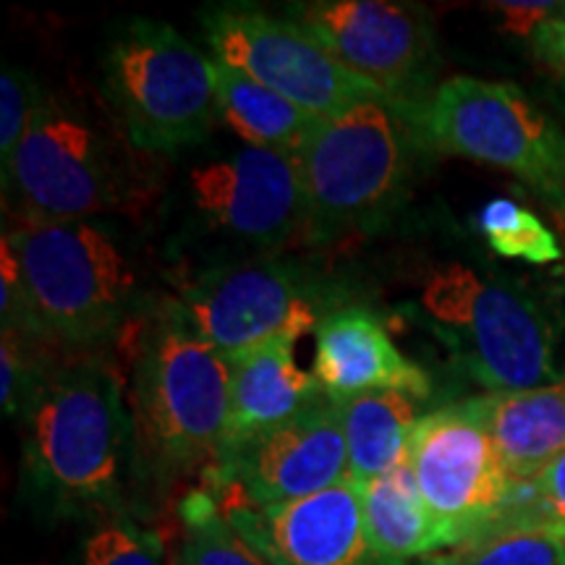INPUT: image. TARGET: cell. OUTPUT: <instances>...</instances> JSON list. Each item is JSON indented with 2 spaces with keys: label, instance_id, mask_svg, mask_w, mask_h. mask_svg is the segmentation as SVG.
Wrapping results in <instances>:
<instances>
[{
  "label": "cell",
  "instance_id": "6da1fadb",
  "mask_svg": "<svg viewBox=\"0 0 565 565\" xmlns=\"http://www.w3.org/2000/svg\"><path fill=\"white\" fill-rule=\"evenodd\" d=\"M24 424V477L47 511L103 515L121 508L137 435L121 377L105 359L84 353L53 370Z\"/></svg>",
  "mask_w": 565,
  "mask_h": 565
},
{
  "label": "cell",
  "instance_id": "7a4b0ae2",
  "mask_svg": "<svg viewBox=\"0 0 565 565\" xmlns=\"http://www.w3.org/2000/svg\"><path fill=\"white\" fill-rule=\"evenodd\" d=\"M47 341L95 353L116 341L141 303V273L129 246L100 221H6Z\"/></svg>",
  "mask_w": 565,
  "mask_h": 565
},
{
  "label": "cell",
  "instance_id": "3957f363",
  "mask_svg": "<svg viewBox=\"0 0 565 565\" xmlns=\"http://www.w3.org/2000/svg\"><path fill=\"white\" fill-rule=\"evenodd\" d=\"M416 315L484 393L536 391L561 377L553 317L508 275L466 263L435 267L419 288Z\"/></svg>",
  "mask_w": 565,
  "mask_h": 565
},
{
  "label": "cell",
  "instance_id": "277c9868",
  "mask_svg": "<svg viewBox=\"0 0 565 565\" xmlns=\"http://www.w3.org/2000/svg\"><path fill=\"white\" fill-rule=\"evenodd\" d=\"M231 362L171 307L141 333L131 380L137 461L158 479L207 471L225 437Z\"/></svg>",
  "mask_w": 565,
  "mask_h": 565
},
{
  "label": "cell",
  "instance_id": "5b68a950",
  "mask_svg": "<svg viewBox=\"0 0 565 565\" xmlns=\"http://www.w3.org/2000/svg\"><path fill=\"white\" fill-rule=\"evenodd\" d=\"M422 145L406 110L370 100L317 124L294 162L307 202V238L366 231L404 200Z\"/></svg>",
  "mask_w": 565,
  "mask_h": 565
},
{
  "label": "cell",
  "instance_id": "8992f818",
  "mask_svg": "<svg viewBox=\"0 0 565 565\" xmlns=\"http://www.w3.org/2000/svg\"><path fill=\"white\" fill-rule=\"evenodd\" d=\"M103 89L134 152L189 150L221 121L212 55L158 19L137 17L113 34L103 58Z\"/></svg>",
  "mask_w": 565,
  "mask_h": 565
},
{
  "label": "cell",
  "instance_id": "52a82bcc",
  "mask_svg": "<svg viewBox=\"0 0 565 565\" xmlns=\"http://www.w3.org/2000/svg\"><path fill=\"white\" fill-rule=\"evenodd\" d=\"M17 223L95 221L137 196L116 134L79 100L45 92L9 173L0 175Z\"/></svg>",
  "mask_w": 565,
  "mask_h": 565
},
{
  "label": "cell",
  "instance_id": "ba28073f",
  "mask_svg": "<svg viewBox=\"0 0 565 565\" xmlns=\"http://www.w3.org/2000/svg\"><path fill=\"white\" fill-rule=\"evenodd\" d=\"M412 121L427 150L500 168L565 210V129L515 84L450 76Z\"/></svg>",
  "mask_w": 565,
  "mask_h": 565
},
{
  "label": "cell",
  "instance_id": "9c48e42d",
  "mask_svg": "<svg viewBox=\"0 0 565 565\" xmlns=\"http://www.w3.org/2000/svg\"><path fill=\"white\" fill-rule=\"evenodd\" d=\"M406 461L445 547L484 540L521 515L511 513L526 487L508 475L492 435L466 401L422 416Z\"/></svg>",
  "mask_w": 565,
  "mask_h": 565
},
{
  "label": "cell",
  "instance_id": "30bf717a",
  "mask_svg": "<svg viewBox=\"0 0 565 565\" xmlns=\"http://www.w3.org/2000/svg\"><path fill=\"white\" fill-rule=\"evenodd\" d=\"M322 301L299 267L259 257L202 267L181 282L168 307L192 333L233 359L317 330L328 315Z\"/></svg>",
  "mask_w": 565,
  "mask_h": 565
},
{
  "label": "cell",
  "instance_id": "8fae6325",
  "mask_svg": "<svg viewBox=\"0 0 565 565\" xmlns=\"http://www.w3.org/2000/svg\"><path fill=\"white\" fill-rule=\"evenodd\" d=\"M200 24L212 58L242 71L320 121L362 103L385 100L288 17L233 3L204 9Z\"/></svg>",
  "mask_w": 565,
  "mask_h": 565
},
{
  "label": "cell",
  "instance_id": "7c38bea8",
  "mask_svg": "<svg viewBox=\"0 0 565 565\" xmlns=\"http://www.w3.org/2000/svg\"><path fill=\"white\" fill-rule=\"evenodd\" d=\"M288 17L324 51L408 116L435 92L437 42L422 6L398 0H309Z\"/></svg>",
  "mask_w": 565,
  "mask_h": 565
},
{
  "label": "cell",
  "instance_id": "4fadbf2b",
  "mask_svg": "<svg viewBox=\"0 0 565 565\" xmlns=\"http://www.w3.org/2000/svg\"><path fill=\"white\" fill-rule=\"evenodd\" d=\"M189 231L249 252L282 249L307 233V202L291 158L233 147L194 162L183 175Z\"/></svg>",
  "mask_w": 565,
  "mask_h": 565
},
{
  "label": "cell",
  "instance_id": "5bb4252c",
  "mask_svg": "<svg viewBox=\"0 0 565 565\" xmlns=\"http://www.w3.org/2000/svg\"><path fill=\"white\" fill-rule=\"evenodd\" d=\"M212 492L254 508L291 503L351 477L343 424L330 398L294 419L223 448L207 471Z\"/></svg>",
  "mask_w": 565,
  "mask_h": 565
},
{
  "label": "cell",
  "instance_id": "9a60e30c",
  "mask_svg": "<svg viewBox=\"0 0 565 565\" xmlns=\"http://www.w3.org/2000/svg\"><path fill=\"white\" fill-rule=\"evenodd\" d=\"M221 505L231 524L273 565H395L372 555L362 484L351 477L291 503L254 508L221 500Z\"/></svg>",
  "mask_w": 565,
  "mask_h": 565
},
{
  "label": "cell",
  "instance_id": "2e32d148",
  "mask_svg": "<svg viewBox=\"0 0 565 565\" xmlns=\"http://www.w3.org/2000/svg\"><path fill=\"white\" fill-rule=\"evenodd\" d=\"M315 380L324 398L349 401L380 391H406L427 401L433 380L401 353L380 317L362 307L328 312L315 330Z\"/></svg>",
  "mask_w": 565,
  "mask_h": 565
},
{
  "label": "cell",
  "instance_id": "e0dca14e",
  "mask_svg": "<svg viewBox=\"0 0 565 565\" xmlns=\"http://www.w3.org/2000/svg\"><path fill=\"white\" fill-rule=\"evenodd\" d=\"M228 362L231 404L221 450L294 419L322 398L315 374L296 362V341L267 343Z\"/></svg>",
  "mask_w": 565,
  "mask_h": 565
},
{
  "label": "cell",
  "instance_id": "ac0fdd59",
  "mask_svg": "<svg viewBox=\"0 0 565 565\" xmlns=\"http://www.w3.org/2000/svg\"><path fill=\"white\" fill-rule=\"evenodd\" d=\"M498 445L515 482L529 487L565 454V387L521 393H484L466 398Z\"/></svg>",
  "mask_w": 565,
  "mask_h": 565
},
{
  "label": "cell",
  "instance_id": "d6986e66",
  "mask_svg": "<svg viewBox=\"0 0 565 565\" xmlns=\"http://www.w3.org/2000/svg\"><path fill=\"white\" fill-rule=\"evenodd\" d=\"M359 484L366 542L377 561L406 565L445 550L440 529L424 503L408 461Z\"/></svg>",
  "mask_w": 565,
  "mask_h": 565
},
{
  "label": "cell",
  "instance_id": "ffe728a7",
  "mask_svg": "<svg viewBox=\"0 0 565 565\" xmlns=\"http://www.w3.org/2000/svg\"><path fill=\"white\" fill-rule=\"evenodd\" d=\"M217 116L246 147H257L282 158H296L320 124L286 97L249 79L242 71L212 58Z\"/></svg>",
  "mask_w": 565,
  "mask_h": 565
},
{
  "label": "cell",
  "instance_id": "44dd1931",
  "mask_svg": "<svg viewBox=\"0 0 565 565\" xmlns=\"http://www.w3.org/2000/svg\"><path fill=\"white\" fill-rule=\"evenodd\" d=\"M422 404V398L406 391H380L338 401L351 479L370 482L406 461L408 443L424 416Z\"/></svg>",
  "mask_w": 565,
  "mask_h": 565
},
{
  "label": "cell",
  "instance_id": "7402d4cb",
  "mask_svg": "<svg viewBox=\"0 0 565 565\" xmlns=\"http://www.w3.org/2000/svg\"><path fill=\"white\" fill-rule=\"evenodd\" d=\"M181 545L175 565H273L231 524L212 490H194L181 500Z\"/></svg>",
  "mask_w": 565,
  "mask_h": 565
},
{
  "label": "cell",
  "instance_id": "603a6c76",
  "mask_svg": "<svg viewBox=\"0 0 565 565\" xmlns=\"http://www.w3.org/2000/svg\"><path fill=\"white\" fill-rule=\"evenodd\" d=\"M477 231L498 257L521 259L529 265H553L563 257V246L532 210L508 196H494L475 217Z\"/></svg>",
  "mask_w": 565,
  "mask_h": 565
},
{
  "label": "cell",
  "instance_id": "cb8c5ba5",
  "mask_svg": "<svg viewBox=\"0 0 565 565\" xmlns=\"http://www.w3.org/2000/svg\"><path fill=\"white\" fill-rule=\"evenodd\" d=\"M71 565H166L158 532L139 524L124 508L95 515Z\"/></svg>",
  "mask_w": 565,
  "mask_h": 565
},
{
  "label": "cell",
  "instance_id": "d4e9b609",
  "mask_svg": "<svg viewBox=\"0 0 565 565\" xmlns=\"http://www.w3.org/2000/svg\"><path fill=\"white\" fill-rule=\"evenodd\" d=\"M454 565H565V540L532 513L475 542Z\"/></svg>",
  "mask_w": 565,
  "mask_h": 565
},
{
  "label": "cell",
  "instance_id": "484cf974",
  "mask_svg": "<svg viewBox=\"0 0 565 565\" xmlns=\"http://www.w3.org/2000/svg\"><path fill=\"white\" fill-rule=\"evenodd\" d=\"M0 343V406L6 416H26L53 374L42 356L45 343L26 341L17 333H3Z\"/></svg>",
  "mask_w": 565,
  "mask_h": 565
},
{
  "label": "cell",
  "instance_id": "4316f807",
  "mask_svg": "<svg viewBox=\"0 0 565 565\" xmlns=\"http://www.w3.org/2000/svg\"><path fill=\"white\" fill-rule=\"evenodd\" d=\"M42 100H45V89H40L34 76L6 63L0 74V175L9 173Z\"/></svg>",
  "mask_w": 565,
  "mask_h": 565
},
{
  "label": "cell",
  "instance_id": "83f0119b",
  "mask_svg": "<svg viewBox=\"0 0 565 565\" xmlns=\"http://www.w3.org/2000/svg\"><path fill=\"white\" fill-rule=\"evenodd\" d=\"M0 322H3V333H17L26 341L53 345L42 330L38 312H34L24 278H21L17 254H13L9 242L0 244Z\"/></svg>",
  "mask_w": 565,
  "mask_h": 565
},
{
  "label": "cell",
  "instance_id": "f1b7e54d",
  "mask_svg": "<svg viewBox=\"0 0 565 565\" xmlns=\"http://www.w3.org/2000/svg\"><path fill=\"white\" fill-rule=\"evenodd\" d=\"M534 494L532 515L553 526L565 540V454L555 458L540 477L529 484Z\"/></svg>",
  "mask_w": 565,
  "mask_h": 565
},
{
  "label": "cell",
  "instance_id": "f546056e",
  "mask_svg": "<svg viewBox=\"0 0 565 565\" xmlns=\"http://www.w3.org/2000/svg\"><path fill=\"white\" fill-rule=\"evenodd\" d=\"M492 9L503 17L508 32L532 38L545 21L561 17L563 3H553V0H545V3H511V0H503V3H494Z\"/></svg>",
  "mask_w": 565,
  "mask_h": 565
},
{
  "label": "cell",
  "instance_id": "4dcf8cb0",
  "mask_svg": "<svg viewBox=\"0 0 565 565\" xmlns=\"http://www.w3.org/2000/svg\"><path fill=\"white\" fill-rule=\"evenodd\" d=\"M529 51L557 79H565V19H550L529 38Z\"/></svg>",
  "mask_w": 565,
  "mask_h": 565
},
{
  "label": "cell",
  "instance_id": "1f68e13d",
  "mask_svg": "<svg viewBox=\"0 0 565 565\" xmlns=\"http://www.w3.org/2000/svg\"><path fill=\"white\" fill-rule=\"evenodd\" d=\"M557 87H561V108H563V113H565V79L557 82Z\"/></svg>",
  "mask_w": 565,
  "mask_h": 565
},
{
  "label": "cell",
  "instance_id": "d6a6232c",
  "mask_svg": "<svg viewBox=\"0 0 565 565\" xmlns=\"http://www.w3.org/2000/svg\"><path fill=\"white\" fill-rule=\"evenodd\" d=\"M561 221H563V231H565V210L561 212Z\"/></svg>",
  "mask_w": 565,
  "mask_h": 565
},
{
  "label": "cell",
  "instance_id": "836d02e7",
  "mask_svg": "<svg viewBox=\"0 0 565 565\" xmlns=\"http://www.w3.org/2000/svg\"><path fill=\"white\" fill-rule=\"evenodd\" d=\"M561 19H565V3H563V11H561Z\"/></svg>",
  "mask_w": 565,
  "mask_h": 565
}]
</instances>
